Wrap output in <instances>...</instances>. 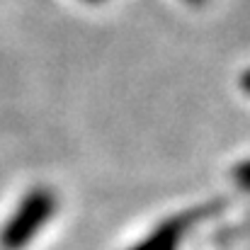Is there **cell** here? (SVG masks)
<instances>
[{"label":"cell","mask_w":250,"mask_h":250,"mask_svg":"<svg viewBox=\"0 0 250 250\" xmlns=\"http://www.w3.org/2000/svg\"><path fill=\"white\" fill-rule=\"evenodd\" d=\"M56 211V194L46 187H37L27 192L20 207L12 211L7 224L0 231L2 250H22L34 241V236L49 224Z\"/></svg>","instance_id":"1"},{"label":"cell","mask_w":250,"mask_h":250,"mask_svg":"<svg viewBox=\"0 0 250 250\" xmlns=\"http://www.w3.org/2000/svg\"><path fill=\"white\" fill-rule=\"evenodd\" d=\"M219 209H224V202L207 204V207H202L197 211L192 209V211H185V214H175V216L166 219L163 224H158L141 243H136L134 248H129V250H177L180 243L185 241L187 231L199 219H204V214L209 216V214H216Z\"/></svg>","instance_id":"2"},{"label":"cell","mask_w":250,"mask_h":250,"mask_svg":"<svg viewBox=\"0 0 250 250\" xmlns=\"http://www.w3.org/2000/svg\"><path fill=\"white\" fill-rule=\"evenodd\" d=\"M231 177H233V182H236V185H238L241 189L250 192V161H243V163H238V166L233 167Z\"/></svg>","instance_id":"3"},{"label":"cell","mask_w":250,"mask_h":250,"mask_svg":"<svg viewBox=\"0 0 250 250\" xmlns=\"http://www.w3.org/2000/svg\"><path fill=\"white\" fill-rule=\"evenodd\" d=\"M241 90L250 95V68L246 71V73H243V76H241Z\"/></svg>","instance_id":"4"},{"label":"cell","mask_w":250,"mask_h":250,"mask_svg":"<svg viewBox=\"0 0 250 250\" xmlns=\"http://www.w3.org/2000/svg\"><path fill=\"white\" fill-rule=\"evenodd\" d=\"M187 2H189V5H204L207 0H187Z\"/></svg>","instance_id":"5"},{"label":"cell","mask_w":250,"mask_h":250,"mask_svg":"<svg viewBox=\"0 0 250 250\" xmlns=\"http://www.w3.org/2000/svg\"><path fill=\"white\" fill-rule=\"evenodd\" d=\"M87 2H100V0H87Z\"/></svg>","instance_id":"6"}]
</instances>
